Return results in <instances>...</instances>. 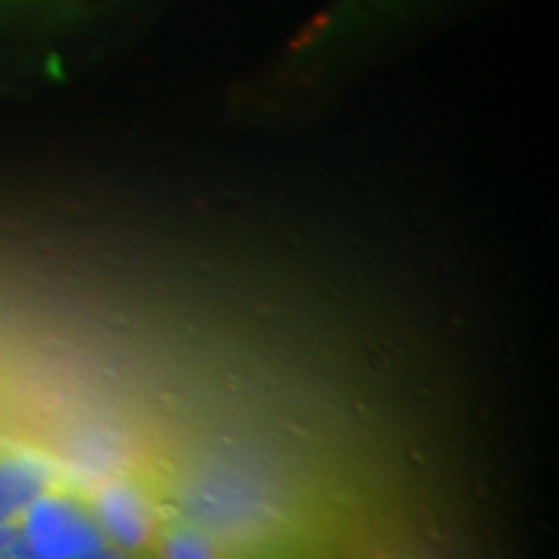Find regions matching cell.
Returning a JSON list of instances; mask_svg holds the SVG:
<instances>
[{
    "mask_svg": "<svg viewBox=\"0 0 559 559\" xmlns=\"http://www.w3.org/2000/svg\"><path fill=\"white\" fill-rule=\"evenodd\" d=\"M24 557H109L115 555L88 495L52 481L16 515Z\"/></svg>",
    "mask_w": 559,
    "mask_h": 559,
    "instance_id": "cell-1",
    "label": "cell"
},
{
    "mask_svg": "<svg viewBox=\"0 0 559 559\" xmlns=\"http://www.w3.org/2000/svg\"><path fill=\"white\" fill-rule=\"evenodd\" d=\"M58 479L47 464L26 453H0V523L16 519Z\"/></svg>",
    "mask_w": 559,
    "mask_h": 559,
    "instance_id": "cell-2",
    "label": "cell"
}]
</instances>
